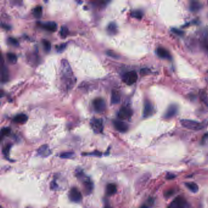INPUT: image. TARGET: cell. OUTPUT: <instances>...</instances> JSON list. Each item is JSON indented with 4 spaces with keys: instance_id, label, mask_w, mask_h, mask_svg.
<instances>
[{
    "instance_id": "cell-1",
    "label": "cell",
    "mask_w": 208,
    "mask_h": 208,
    "mask_svg": "<svg viewBox=\"0 0 208 208\" xmlns=\"http://www.w3.org/2000/svg\"><path fill=\"white\" fill-rule=\"evenodd\" d=\"M61 78L62 82L67 89H71L75 83V78L68 61L63 59L61 61L60 67Z\"/></svg>"
},
{
    "instance_id": "cell-2",
    "label": "cell",
    "mask_w": 208,
    "mask_h": 208,
    "mask_svg": "<svg viewBox=\"0 0 208 208\" xmlns=\"http://www.w3.org/2000/svg\"><path fill=\"white\" fill-rule=\"evenodd\" d=\"M76 176L82 183L85 193L88 195L90 194L94 189V183L92 180L84 174L82 170L79 168L77 169L76 171Z\"/></svg>"
},
{
    "instance_id": "cell-3",
    "label": "cell",
    "mask_w": 208,
    "mask_h": 208,
    "mask_svg": "<svg viewBox=\"0 0 208 208\" xmlns=\"http://www.w3.org/2000/svg\"><path fill=\"white\" fill-rule=\"evenodd\" d=\"M180 123L183 127L192 130H200L203 128V125L201 123L192 120L182 119Z\"/></svg>"
},
{
    "instance_id": "cell-4",
    "label": "cell",
    "mask_w": 208,
    "mask_h": 208,
    "mask_svg": "<svg viewBox=\"0 0 208 208\" xmlns=\"http://www.w3.org/2000/svg\"><path fill=\"white\" fill-rule=\"evenodd\" d=\"M167 208H190V206L184 198L179 196L172 202Z\"/></svg>"
},
{
    "instance_id": "cell-5",
    "label": "cell",
    "mask_w": 208,
    "mask_h": 208,
    "mask_svg": "<svg viewBox=\"0 0 208 208\" xmlns=\"http://www.w3.org/2000/svg\"><path fill=\"white\" fill-rule=\"evenodd\" d=\"M90 127L96 134L102 133L103 131V120L100 119L93 118L90 122Z\"/></svg>"
},
{
    "instance_id": "cell-6",
    "label": "cell",
    "mask_w": 208,
    "mask_h": 208,
    "mask_svg": "<svg viewBox=\"0 0 208 208\" xmlns=\"http://www.w3.org/2000/svg\"><path fill=\"white\" fill-rule=\"evenodd\" d=\"M138 78V76L137 73L135 71H130L123 76V81L128 85H131L134 84Z\"/></svg>"
},
{
    "instance_id": "cell-7",
    "label": "cell",
    "mask_w": 208,
    "mask_h": 208,
    "mask_svg": "<svg viewBox=\"0 0 208 208\" xmlns=\"http://www.w3.org/2000/svg\"><path fill=\"white\" fill-rule=\"evenodd\" d=\"M69 198L70 200L74 203H79L82 199V196L80 191L76 187H73L69 192Z\"/></svg>"
},
{
    "instance_id": "cell-8",
    "label": "cell",
    "mask_w": 208,
    "mask_h": 208,
    "mask_svg": "<svg viewBox=\"0 0 208 208\" xmlns=\"http://www.w3.org/2000/svg\"><path fill=\"white\" fill-rule=\"evenodd\" d=\"M117 115L122 120L130 119L132 115V110L130 107H123L119 111Z\"/></svg>"
},
{
    "instance_id": "cell-9",
    "label": "cell",
    "mask_w": 208,
    "mask_h": 208,
    "mask_svg": "<svg viewBox=\"0 0 208 208\" xmlns=\"http://www.w3.org/2000/svg\"><path fill=\"white\" fill-rule=\"evenodd\" d=\"M178 110V107L177 105L174 104L170 105L164 115V118L165 119H170L173 118L177 114Z\"/></svg>"
},
{
    "instance_id": "cell-10",
    "label": "cell",
    "mask_w": 208,
    "mask_h": 208,
    "mask_svg": "<svg viewBox=\"0 0 208 208\" xmlns=\"http://www.w3.org/2000/svg\"><path fill=\"white\" fill-rule=\"evenodd\" d=\"M93 105L95 110L99 113L103 112L106 108V103L102 98H97L95 99L93 102Z\"/></svg>"
},
{
    "instance_id": "cell-11",
    "label": "cell",
    "mask_w": 208,
    "mask_h": 208,
    "mask_svg": "<svg viewBox=\"0 0 208 208\" xmlns=\"http://www.w3.org/2000/svg\"><path fill=\"white\" fill-rule=\"evenodd\" d=\"M154 113V107L149 100H145L144 103V107L143 111V117L148 118L152 116Z\"/></svg>"
},
{
    "instance_id": "cell-12",
    "label": "cell",
    "mask_w": 208,
    "mask_h": 208,
    "mask_svg": "<svg viewBox=\"0 0 208 208\" xmlns=\"http://www.w3.org/2000/svg\"><path fill=\"white\" fill-rule=\"evenodd\" d=\"M113 124H114L115 128L120 132H125L128 130V128H129L128 125L125 122L122 120H114Z\"/></svg>"
},
{
    "instance_id": "cell-13",
    "label": "cell",
    "mask_w": 208,
    "mask_h": 208,
    "mask_svg": "<svg viewBox=\"0 0 208 208\" xmlns=\"http://www.w3.org/2000/svg\"><path fill=\"white\" fill-rule=\"evenodd\" d=\"M37 154L41 157H46L52 155V151L47 145H43L39 148Z\"/></svg>"
},
{
    "instance_id": "cell-14",
    "label": "cell",
    "mask_w": 208,
    "mask_h": 208,
    "mask_svg": "<svg viewBox=\"0 0 208 208\" xmlns=\"http://www.w3.org/2000/svg\"><path fill=\"white\" fill-rule=\"evenodd\" d=\"M156 54L159 57L162 59L171 60L172 58L169 52L163 47H158L156 50Z\"/></svg>"
},
{
    "instance_id": "cell-15",
    "label": "cell",
    "mask_w": 208,
    "mask_h": 208,
    "mask_svg": "<svg viewBox=\"0 0 208 208\" xmlns=\"http://www.w3.org/2000/svg\"><path fill=\"white\" fill-rule=\"evenodd\" d=\"M9 71L7 68L2 63L1 70V78L2 82H6L9 80Z\"/></svg>"
},
{
    "instance_id": "cell-16",
    "label": "cell",
    "mask_w": 208,
    "mask_h": 208,
    "mask_svg": "<svg viewBox=\"0 0 208 208\" xmlns=\"http://www.w3.org/2000/svg\"><path fill=\"white\" fill-rule=\"evenodd\" d=\"M40 25L45 29L48 31H50V32H55L57 28L56 23L53 22H49L47 23H40Z\"/></svg>"
},
{
    "instance_id": "cell-17",
    "label": "cell",
    "mask_w": 208,
    "mask_h": 208,
    "mask_svg": "<svg viewBox=\"0 0 208 208\" xmlns=\"http://www.w3.org/2000/svg\"><path fill=\"white\" fill-rule=\"evenodd\" d=\"M117 185L113 183L108 184L106 186V193L109 196L114 195L117 193Z\"/></svg>"
},
{
    "instance_id": "cell-18",
    "label": "cell",
    "mask_w": 208,
    "mask_h": 208,
    "mask_svg": "<svg viewBox=\"0 0 208 208\" xmlns=\"http://www.w3.org/2000/svg\"><path fill=\"white\" fill-rule=\"evenodd\" d=\"M27 116L24 114H20L14 118V122L17 123H20V124H24L25 123L27 120Z\"/></svg>"
},
{
    "instance_id": "cell-19",
    "label": "cell",
    "mask_w": 208,
    "mask_h": 208,
    "mask_svg": "<svg viewBox=\"0 0 208 208\" xmlns=\"http://www.w3.org/2000/svg\"><path fill=\"white\" fill-rule=\"evenodd\" d=\"M120 102V94L116 90H112L111 95V103L112 104H116L119 103Z\"/></svg>"
},
{
    "instance_id": "cell-20",
    "label": "cell",
    "mask_w": 208,
    "mask_h": 208,
    "mask_svg": "<svg viewBox=\"0 0 208 208\" xmlns=\"http://www.w3.org/2000/svg\"><path fill=\"white\" fill-rule=\"evenodd\" d=\"M202 7V4L198 1H192L190 4V10L192 12H197Z\"/></svg>"
},
{
    "instance_id": "cell-21",
    "label": "cell",
    "mask_w": 208,
    "mask_h": 208,
    "mask_svg": "<svg viewBox=\"0 0 208 208\" xmlns=\"http://www.w3.org/2000/svg\"><path fill=\"white\" fill-rule=\"evenodd\" d=\"M185 186L192 192L196 193L198 191V186L195 182H185Z\"/></svg>"
},
{
    "instance_id": "cell-22",
    "label": "cell",
    "mask_w": 208,
    "mask_h": 208,
    "mask_svg": "<svg viewBox=\"0 0 208 208\" xmlns=\"http://www.w3.org/2000/svg\"><path fill=\"white\" fill-rule=\"evenodd\" d=\"M107 32H109V34L112 35H115V34H117V25L114 22L109 23L107 26Z\"/></svg>"
},
{
    "instance_id": "cell-23",
    "label": "cell",
    "mask_w": 208,
    "mask_h": 208,
    "mask_svg": "<svg viewBox=\"0 0 208 208\" xmlns=\"http://www.w3.org/2000/svg\"><path fill=\"white\" fill-rule=\"evenodd\" d=\"M32 13L34 16L37 18L39 19L41 17L42 14V7L40 6H36L32 10Z\"/></svg>"
},
{
    "instance_id": "cell-24",
    "label": "cell",
    "mask_w": 208,
    "mask_h": 208,
    "mask_svg": "<svg viewBox=\"0 0 208 208\" xmlns=\"http://www.w3.org/2000/svg\"><path fill=\"white\" fill-rule=\"evenodd\" d=\"M143 12L141 10H134L132 12H131V16L134 19H138V20H140L142 19L143 17Z\"/></svg>"
},
{
    "instance_id": "cell-25",
    "label": "cell",
    "mask_w": 208,
    "mask_h": 208,
    "mask_svg": "<svg viewBox=\"0 0 208 208\" xmlns=\"http://www.w3.org/2000/svg\"><path fill=\"white\" fill-rule=\"evenodd\" d=\"M7 56V59L8 60V61L9 62H10L11 64H15L17 61V56L12 52H8L6 55Z\"/></svg>"
},
{
    "instance_id": "cell-26",
    "label": "cell",
    "mask_w": 208,
    "mask_h": 208,
    "mask_svg": "<svg viewBox=\"0 0 208 208\" xmlns=\"http://www.w3.org/2000/svg\"><path fill=\"white\" fill-rule=\"evenodd\" d=\"M11 147H12V145L8 144L6 145L2 149V153L7 159H9V153H10V150L11 149Z\"/></svg>"
},
{
    "instance_id": "cell-27",
    "label": "cell",
    "mask_w": 208,
    "mask_h": 208,
    "mask_svg": "<svg viewBox=\"0 0 208 208\" xmlns=\"http://www.w3.org/2000/svg\"><path fill=\"white\" fill-rule=\"evenodd\" d=\"M42 44H43L45 51L47 52H50L52 48V45L50 42L48 40L44 39L42 40Z\"/></svg>"
},
{
    "instance_id": "cell-28",
    "label": "cell",
    "mask_w": 208,
    "mask_h": 208,
    "mask_svg": "<svg viewBox=\"0 0 208 208\" xmlns=\"http://www.w3.org/2000/svg\"><path fill=\"white\" fill-rule=\"evenodd\" d=\"M69 29L66 26H62L60 30V35L61 37L65 38L69 35Z\"/></svg>"
},
{
    "instance_id": "cell-29",
    "label": "cell",
    "mask_w": 208,
    "mask_h": 208,
    "mask_svg": "<svg viewBox=\"0 0 208 208\" xmlns=\"http://www.w3.org/2000/svg\"><path fill=\"white\" fill-rule=\"evenodd\" d=\"M154 204V200L152 198H148L147 202L141 207V208H150L153 206Z\"/></svg>"
},
{
    "instance_id": "cell-30",
    "label": "cell",
    "mask_w": 208,
    "mask_h": 208,
    "mask_svg": "<svg viewBox=\"0 0 208 208\" xmlns=\"http://www.w3.org/2000/svg\"><path fill=\"white\" fill-rule=\"evenodd\" d=\"M74 156V153L73 152H65L60 154L59 157L63 159H69Z\"/></svg>"
},
{
    "instance_id": "cell-31",
    "label": "cell",
    "mask_w": 208,
    "mask_h": 208,
    "mask_svg": "<svg viewBox=\"0 0 208 208\" xmlns=\"http://www.w3.org/2000/svg\"><path fill=\"white\" fill-rule=\"evenodd\" d=\"M10 133V128L8 127H4L1 129V138L2 136H6L8 135Z\"/></svg>"
},
{
    "instance_id": "cell-32",
    "label": "cell",
    "mask_w": 208,
    "mask_h": 208,
    "mask_svg": "<svg viewBox=\"0 0 208 208\" xmlns=\"http://www.w3.org/2000/svg\"><path fill=\"white\" fill-rule=\"evenodd\" d=\"M82 155L84 156H101L102 155V153L98 151H95L92 153H82Z\"/></svg>"
},
{
    "instance_id": "cell-33",
    "label": "cell",
    "mask_w": 208,
    "mask_h": 208,
    "mask_svg": "<svg viewBox=\"0 0 208 208\" xmlns=\"http://www.w3.org/2000/svg\"><path fill=\"white\" fill-rule=\"evenodd\" d=\"M50 189L52 190H57L59 189V185L56 182V179L53 180L52 182L50 184Z\"/></svg>"
},
{
    "instance_id": "cell-34",
    "label": "cell",
    "mask_w": 208,
    "mask_h": 208,
    "mask_svg": "<svg viewBox=\"0 0 208 208\" xmlns=\"http://www.w3.org/2000/svg\"><path fill=\"white\" fill-rule=\"evenodd\" d=\"M8 41L9 42V44H10L11 45H14V46H19V43L18 42V40L14 38H12L10 37L8 39Z\"/></svg>"
},
{
    "instance_id": "cell-35",
    "label": "cell",
    "mask_w": 208,
    "mask_h": 208,
    "mask_svg": "<svg viewBox=\"0 0 208 208\" xmlns=\"http://www.w3.org/2000/svg\"><path fill=\"white\" fill-rule=\"evenodd\" d=\"M201 99L203 100V102L206 104H208V98H207V96L206 95V94L205 92H202L201 93V95H200Z\"/></svg>"
},
{
    "instance_id": "cell-36",
    "label": "cell",
    "mask_w": 208,
    "mask_h": 208,
    "mask_svg": "<svg viewBox=\"0 0 208 208\" xmlns=\"http://www.w3.org/2000/svg\"><path fill=\"white\" fill-rule=\"evenodd\" d=\"M171 31L173 32H174L175 34H176L177 35H182L183 34H184V32L180 30V29H176V28H172Z\"/></svg>"
},
{
    "instance_id": "cell-37",
    "label": "cell",
    "mask_w": 208,
    "mask_h": 208,
    "mask_svg": "<svg viewBox=\"0 0 208 208\" xmlns=\"http://www.w3.org/2000/svg\"><path fill=\"white\" fill-rule=\"evenodd\" d=\"M65 47H66V44H62L60 45L59 46H58L57 47V51L58 52H62L65 50Z\"/></svg>"
},
{
    "instance_id": "cell-38",
    "label": "cell",
    "mask_w": 208,
    "mask_h": 208,
    "mask_svg": "<svg viewBox=\"0 0 208 208\" xmlns=\"http://www.w3.org/2000/svg\"><path fill=\"white\" fill-rule=\"evenodd\" d=\"M174 193V191L173 190H167L165 194H164V196L165 197H171L173 194Z\"/></svg>"
},
{
    "instance_id": "cell-39",
    "label": "cell",
    "mask_w": 208,
    "mask_h": 208,
    "mask_svg": "<svg viewBox=\"0 0 208 208\" xmlns=\"http://www.w3.org/2000/svg\"><path fill=\"white\" fill-rule=\"evenodd\" d=\"M107 54L112 57H114V58H118V56L117 55V54H115V52H112V51H108L107 52Z\"/></svg>"
},
{
    "instance_id": "cell-40",
    "label": "cell",
    "mask_w": 208,
    "mask_h": 208,
    "mask_svg": "<svg viewBox=\"0 0 208 208\" xmlns=\"http://www.w3.org/2000/svg\"><path fill=\"white\" fill-rule=\"evenodd\" d=\"M176 177V176L174 175V174H172V173H167V175H166V179L167 180H173Z\"/></svg>"
},
{
    "instance_id": "cell-41",
    "label": "cell",
    "mask_w": 208,
    "mask_h": 208,
    "mask_svg": "<svg viewBox=\"0 0 208 208\" xmlns=\"http://www.w3.org/2000/svg\"><path fill=\"white\" fill-rule=\"evenodd\" d=\"M207 139H208V133L206 134L203 136V140L205 141V140H206Z\"/></svg>"
},
{
    "instance_id": "cell-42",
    "label": "cell",
    "mask_w": 208,
    "mask_h": 208,
    "mask_svg": "<svg viewBox=\"0 0 208 208\" xmlns=\"http://www.w3.org/2000/svg\"><path fill=\"white\" fill-rule=\"evenodd\" d=\"M104 208H112L110 206H109V205H106V206H104Z\"/></svg>"
},
{
    "instance_id": "cell-43",
    "label": "cell",
    "mask_w": 208,
    "mask_h": 208,
    "mask_svg": "<svg viewBox=\"0 0 208 208\" xmlns=\"http://www.w3.org/2000/svg\"><path fill=\"white\" fill-rule=\"evenodd\" d=\"M1 208H3L2 207H1Z\"/></svg>"
}]
</instances>
